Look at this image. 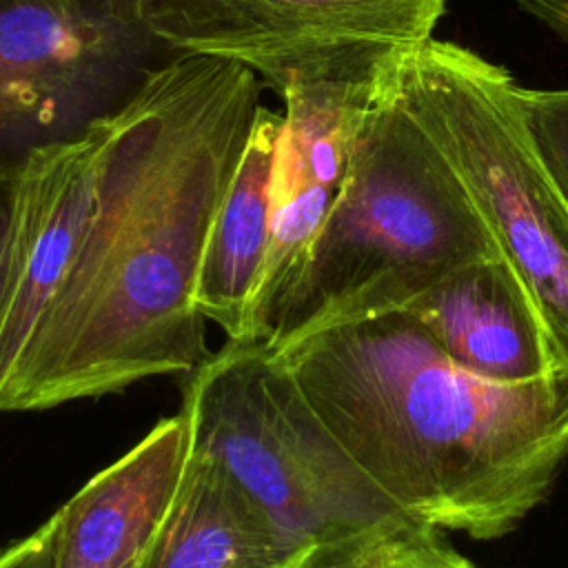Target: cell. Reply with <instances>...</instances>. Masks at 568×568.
<instances>
[{"mask_svg":"<svg viewBox=\"0 0 568 568\" xmlns=\"http://www.w3.org/2000/svg\"><path fill=\"white\" fill-rule=\"evenodd\" d=\"M262 87L237 62L173 53L95 122L91 215L2 413L189 375L206 359L197 271Z\"/></svg>","mask_w":568,"mask_h":568,"instance_id":"obj_1","label":"cell"},{"mask_svg":"<svg viewBox=\"0 0 568 568\" xmlns=\"http://www.w3.org/2000/svg\"><path fill=\"white\" fill-rule=\"evenodd\" d=\"M262 348L377 495L437 530L497 539L568 462V366L519 384L453 362L404 308H322Z\"/></svg>","mask_w":568,"mask_h":568,"instance_id":"obj_2","label":"cell"},{"mask_svg":"<svg viewBox=\"0 0 568 568\" xmlns=\"http://www.w3.org/2000/svg\"><path fill=\"white\" fill-rule=\"evenodd\" d=\"M497 253L462 178L404 104L397 75L357 138L273 335L322 308L399 306L446 273Z\"/></svg>","mask_w":568,"mask_h":568,"instance_id":"obj_3","label":"cell"},{"mask_svg":"<svg viewBox=\"0 0 568 568\" xmlns=\"http://www.w3.org/2000/svg\"><path fill=\"white\" fill-rule=\"evenodd\" d=\"M182 408L209 453L293 559L395 513L355 470L262 344L226 342L189 373Z\"/></svg>","mask_w":568,"mask_h":568,"instance_id":"obj_4","label":"cell"},{"mask_svg":"<svg viewBox=\"0 0 568 568\" xmlns=\"http://www.w3.org/2000/svg\"><path fill=\"white\" fill-rule=\"evenodd\" d=\"M515 84L504 67L433 36L399 69L404 104L462 178L568 362V200L535 149Z\"/></svg>","mask_w":568,"mask_h":568,"instance_id":"obj_5","label":"cell"},{"mask_svg":"<svg viewBox=\"0 0 568 568\" xmlns=\"http://www.w3.org/2000/svg\"><path fill=\"white\" fill-rule=\"evenodd\" d=\"M171 55L111 0H0V169L80 138Z\"/></svg>","mask_w":568,"mask_h":568,"instance_id":"obj_6","label":"cell"},{"mask_svg":"<svg viewBox=\"0 0 568 568\" xmlns=\"http://www.w3.org/2000/svg\"><path fill=\"white\" fill-rule=\"evenodd\" d=\"M444 11L446 0H138L140 22L171 53L237 62L277 98L430 38Z\"/></svg>","mask_w":568,"mask_h":568,"instance_id":"obj_7","label":"cell"},{"mask_svg":"<svg viewBox=\"0 0 568 568\" xmlns=\"http://www.w3.org/2000/svg\"><path fill=\"white\" fill-rule=\"evenodd\" d=\"M408 49L362 71L295 82L280 98L282 126L271 173L268 246L253 306L257 344L273 335L342 189L357 138L397 82Z\"/></svg>","mask_w":568,"mask_h":568,"instance_id":"obj_8","label":"cell"},{"mask_svg":"<svg viewBox=\"0 0 568 568\" xmlns=\"http://www.w3.org/2000/svg\"><path fill=\"white\" fill-rule=\"evenodd\" d=\"M95 124L38 149L20 178L18 233L0 313V413L16 368L67 275L93 206Z\"/></svg>","mask_w":568,"mask_h":568,"instance_id":"obj_9","label":"cell"},{"mask_svg":"<svg viewBox=\"0 0 568 568\" xmlns=\"http://www.w3.org/2000/svg\"><path fill=\"white\" fill-rule=\"evenodd\" d=\"M466 371L519 384L568 366L537 302L501 253L468 262L399 304Z\"/></svg>","mask_w":568,"mask_h":568,"instance_id":"obj_10","label":"cell"},{"mask_svg":"<svg viewBox=\"0 0 568 568\" xmlns=\"http://www.w3.org/2000/svg\"><path fill=\"white\" fill-rule=\"evenodd\" d=\"M191 453L184 408L58 508L53 568H144Z\"/></svg>","mask_w":568,"mask_h":568,"instance_id":"obj_11","label":"cell"},{"mask_svg":"<svg viewBox=\"0 0 568 568\" xmlns=\"http://www.w3.org/2000/svg\"><path fill=\"white\" fill-rule=\"evenodd\" d=\"M280 126L282 109L264 102L202 251L195 306L229 342L257 344L253 306L268 246V193Z\"/></svg>","mask_w":568,"mask_h":568,"instance_id":"obj_12","label":"cell"},{"mask_svg":"<svg viewBox=\"0 0 568 568\" xmlns=\"http://www.w3.org/2000/svg\"><path fill=\"white\" fill-rule=\"evenodd\" d=\"M286 559L224 468L193 444L144 568H280Z\"/></svg>","mask_w":568,"mask_h":568,"instance_id":"obj_13","label":"cell"},{"mask_svg":"<svg viewBox=\"0 0 568 568\" xmlns=\"http://www.w3.org/2000/svg\"><path fill=\"white\" fill-rule=\"evenodd\" d=\"M280 568H479L437 528L395 515L339 544L306 550Z\"/></svg>","mask_w":568,"mask_h":568,"instance_id":"obj_14","label":"cell"},{"mask_svg":"<svg viewBox=\"0 0 568 568\" xmlns=\"http://www.w3.org/2000/svg\"><path fill=\"white\" fill-rule=\"evenodd\" d=\"M515 100L535 149L568 200V89H524Z\"/></svg>","mask_w":568,"mask_h":568,"instance_id":"obj_15","label":"cell"},{"mask_svg":"<svg viewBox=\"0 0 568 568\" xmlns=\"http://www.w3.org/2000/svg\"><path fill=\"white\" fill-rule=\"evenodd\" d=\"M22 166L0 169V313H2V304H4V291H7L9 268H11V260H13L16 233H18Z\"/></svg>","mask_w":568,"mask_h":568,"instance_id":"obj_16","label":"cell"},{"mask_svg":"<svg viewBox=\"0 0 568 568\" xmlns=\"http://www.w3.org/2000/svg\"><path fill=\"white\" fill-rule=\"evenodd\" d=\"M58 510L31 535L0 548V568H53Z\"/></svg>","mask_w":568,"mask_h":568,"instance_id":"obj_17","label":"cell"},{"mask_svg":"<svg viewBox=\"0 0 568 568\" xmlns=\"http://www.w3.org/2000/svg\"><path fill=\"white\" fill-rule=\"evenodd\" d=\"M568 42V0H513Z\"/></svg>","mask_w":568,"mask_h":568,"instance_id":"obj_18","label":"cell"},{"mask_svg":"<svg viewBox=\"0 0 568 568\" xmlns=\"http://www.w3.org/2000/svg\"><path fill=\"white\" fill-rule=\"evenodd\" d=\"M111 2H113L118 9H122L124 13L138 18V0H111Z\"/></svg>","mask_w":568,"mask_h":568,"instance_id":"obj_19","label":"cell"}]
</instances>
